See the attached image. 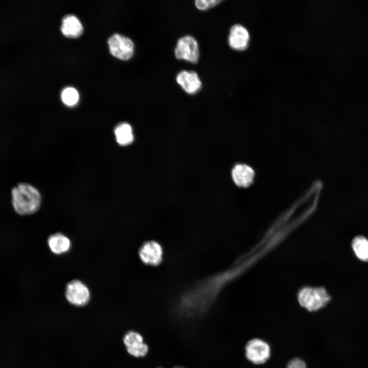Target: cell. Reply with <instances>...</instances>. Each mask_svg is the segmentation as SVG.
Instances as JSON below:
<instances>
[{
  "instance_id": "6da1fadb",
  "label": "cell",
  "mask_w": 368,
  "mask_h": 368,
  "mask_svg": "<svg viewBox=\"0 0 368 368\" xmlns=\"http://www.w3.org/2000/svg\"><path fill=\"white\" fill-rule=\"evenodd\" d=\"M11 194L13 209L19 215L32 214L40 207V194L37 189L30 184H18L13 188Z\"/></svg>"
},
{
  "instance_id": "7a4b0ae2",
  "label": "cell",
  "mask_w": 368,
  "mask_h": 368,
  "mask_svg": "<svg viewBox=\"0 0 368 368\" xmlns=\"http://www.w3.org/2000/svg\"><path fill=\"white\" fill-rule=\"evenodd\" d=\"M331 297L323 288L306 287L298 293L300 304L309 311H316L325 307Z\"/></svg>"
},
{
  "instance_id": "3957f363",
  "label": "cell",
  "mask_w": 368,
  "mask_h": 368,
  "mask_svg": "<svg viewBox=\"0 0 368 368\" xmlns=\"http://www.w3.org/2000/svg\"><path fill=\"white\" fill-rule=\"evenodd\" d=\"M64 294L66 300L70 304L78 307L86 305L91 298L90 291L88 286L77 279L73 280L66 284Z\"/></svg>"
},
{
  "instance_id": "277c9868",
  "label": "cell",
  "mask_w": 368,
  "mask_h": 368,
  "mask_svg": "<svg viewBox=\"0 0 368 368\" xmlns=\"http://www.w3.org/2000/svg\"><path fill=\"white\" fill-rule=\"evenodd\" d=\"M175 57L192 63H196L199 58L198 43L196 39L191 35L180 37L174 49Z\"/></svg>"
},
{
  "instance_id": "5b68a950",
  "label": "cell",
  "mask_w": 368,
  "mask_h": 368,
  "mask_svg": "<svg viewBox=\"0 0 368 368\" xmlns=\"http://www.w3.org/2000/svg\"><path fill=\"white\" fill-rule=\"evenodd\" d=\"M140 260L146 265L156 266L163 261L164 249L160 244L155 240L144 242L139 249Z\"/></svg>"
},
{
  "instance_id": "8992f818",
  "label": "cell",
  "mask_w": 368,
  "mask_h": 368,
  "mask_svg": "<svg viewBox=\"0 0 368 368\" xmlns=\"http://www.w3.org/2000/svg\"><path fill=\"white\" fill-rule=\"evenodd\" d=\"M245 350L246 358L254 364H263L270 356L269 345L259 338H254L249 340L246 344Z\"/></svg>"
},
{
  "instance_id": "52a82bcc",
  "label": "cell",
  "mask_w": 368,
  "mask_h": 368,
  "mask_svg": "<svg viewBox=\"0 0 368 368\" xmlns=\"http://www.w3.org/2000/svg\"><path fill=\"white\" fill-rule=\"evenodd\" d=\"M111 54L122 60H128L134 52V43L129 38L119 34H114L108 40Z\"/></svg>"
},
{
  "instance_id": "ba28073f",
  "label": "cell",
  "mask_w": 368,
  "mask_h": 368,
  "mask_svg": "<svg viewBox=\"0 0 368 368\" xmlns=\"http://www.w3.org/2000/svg\"><path fill=\"white\" fill-rule=\"evenodd\" d=\"M231 177L234 184L240 188H247L254 182V169L245 163H237L232 168Z\"/></svg>"
},
{
  "instance_id": "9c48e42d",
  "label": "cell",
  "mask_w": 368,
  "mask_h": 368,
  "mask_svg": "<svg viewBox=\"0 0 368 368\" xmlns=\"http://www.w3.org/2000/svg\"><path fill=\"white\" fill-rule=\"evenodd\" d=\"M127 353L131 356L140 358L145 356L148 352V347L144 342L143 336L137 332H127L123 338Z\"/></svg>"
},
{
  "instance_id": "30bf717a",
  "label": "cell",
  "mask_w": 368,
  "mask_h": 368,
  "mask_svg": "<svg viewBox=\"0 0 368 368\" xmlns=\"http://www.w3.org/2000/svg\"><path fill=\"white\" fill-rule=\"evenodd\" d=\"M176 81L187 94L194 95L201 88L202 82L197 73L194 71L182 70L176 76Z\"/></svg>"
},
{
  "instance_id": "8fae6325",
  "label": "cell",
  "mask_w": 368,
  "mask_h": 368,
  "mask_svg": "<svg viewBox=\"0 0 368 368\" xmlns=\"http://www.w3.org/2000/svg\"><path fill=\"white\" fill-rule=\"evenodd\" d=\"M249 40L248 32L243 26L236 24L231 28L228 42L233 49L238 51L245 50L248 46Z\"/></svg>"
},
{
  "instance_id": "7c38bea8",
  "label": "cell",
  "mask_w": 368,
  "mask_h": 368,
  "mask_svg": "<svg viewBox=\"0 0 368 368\" xmlns=\"http://www.w3.org/2000/svg\"><path fill=\"white\" fill-rule=\"evenodd\" d=\"M47 244L51 252L56 255H61L68 252L72 247L70 239L60 232L50 235L48 238Z\"/></svg>"
},
{
  "instance_id": "4fadbf2b",
  "label": "cell",
  "mask_w": 368,
  "mask_h": 368,
  "mask_svg": "<svg viewBox=\"0 0 368 368\" xmlns=\"http://www.w3.org/2000/svg\"><path fill=\"white\" fill-rule=\"evenodd\" d=\"M61 31L67 37H77L81 35L83 27L76 16L68 15L62 19Z\"/></svg>"
},
{
  "instance_id": "5bb4252c",
  "label": "cell",
  "mask_w": 368,
  "mask_h": 368,
  "mask_svg": "<svg viewBox=\"0 0 368 368\" xmlns=\"http://www.w3.org/2000/svg\"><path fill=\"white\" fill-rule=\"evenodd\" d=\"M114 133L117 142L122 146L131 144L134 141L132 128L127 123L118 125L115 129Z\"/></svg>"
},
{
  "instance_id": "9a60e30c",
  "label": "cell",
  "mask_w": 368,
  "mask_h": 368,
  "mask_svg": "<svg viewBox=\"0 0 368 368\" xmlns=\"http://www.w3.org/2000/svg\"><path fill=\"white\" fill-rule=\"evenodd\" d=\"M353 251L361 261L368 262V240L363 236H357L352 242Z\"/></svg>"
},
{
  "instance_id": "2e32d148",
  "label": "cell",
  "mask_w": 368,
  "mask_h": 368,
  "mask_svg": "<svg viewBox=\"0 0 368 368\" xmlns=\"http://www.w3.org/2000/svg\"><path fill=\"white\" fill-rule=\"evenodd\" d=\"M61 99L65 104L68 106H73L78 101L79 94L75 88L68 87L62 91Z\"/></svg>"
},
{
  "instance_id": "e0dca14e",
  "label": "cell",
  "mask_w": 368,
  "mask_h": 368,
  "mask_svg": "<svg viewBox=\"0 0 368 368\" xmlns=\"http://www.w3.org/2000/svg\"><path fill=\"white\" fill-rule=\"evenodd\" d=\"M221 2L220 0H196L195 5L198 9L203 11L216 6Z\"/></svg>"
},
{
  "instance_id": "ac0fdd59",
  "label": "cell",
  "mask_w": 368,
  "mask_h": 368,
  "mask_svg": "<svg viewBox=\"0 0 368 368\" xmlns=\"http://www.w3.org/2000/svg\"><path fill=\"white\" fill-rule=\"evenodd\" d=\"M287 368H307V366L303 360L298 358H294L287 363Z\"/></svg>"
},
{
  "instance_id": "d6986e66",
  "label": "cell",
  "mask_w": 368,
  "mask_h": 368,
  "mask_svg": "<svg viewBox=\"0 0 368 368\" xmlns=\"http://www.w3.org/2000/svg\"><path fill=\"white\" fill-rule=\"evenodd\" d=\"M174 368H185V367H181V366H175Z\"/></svg>"
},
{
  "instance_id": "ffe728a7",
  "label": "cell",
  "mask_w": 368,
  "mask_h": 368,
  "mask_svg": "<svg viewBox=\"0 0 368 368\" xmlns=\"http://www.w3.org/2000/svg\"><path fill=\"white\" fill-rule=\"evenodd\" d=\"M159 368H160V367H159Z\"/></svg>"
}]
</instances>
